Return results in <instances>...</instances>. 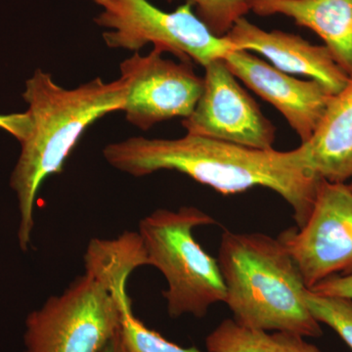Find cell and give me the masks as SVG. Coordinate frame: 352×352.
I'll list each match as a JSON object with an SVG mask.
<instances>
[{"label":"cell","instance_id":"6da1fadb","mask_svg":"<svg viewBox=\"0 0 352 352\" xmlns=\"http://www.w3.org/2000/svg\"><path fill=\"white\" fill-rule=\"evenodd\" d=\"M111 166L142 177L175 170L229 196L263 187L276 192L305 226L322 182L310 168L305 146L292 151L258 150L187 133L176 139L127 138L103 149Z\"/></svg>","mask_w":352,"mask_h":352},{"label":"cell","instance_id":"7a4b0ae2","mask_svg":"<svg viewBox=\"0 0 352 352\" xmlns=\"http://www.w3.org/2000/svg\"><path fill=\"white\" fill-rule=\"evenodd\" d=\"M145 265L149 261L138 232L91 240L85 273L28 316L25 352H103L119 332L127 280Z\"/></svg>","mask_w":352,"mask_h":352},{"label":"cell","instance_id":"3957f363","mask_svg":"<svg viewBox=\"0 0 352 352\" xmlns=\"http://www.w3.org/2000/svg\"><path fill=\"white\" fill-rule=\"evenodd\" d=\"M129 80L120 76L105 82L100 78L66 89L50 73L36 69L25 82L22 96L29 105L31 131L21 142V154L10 178L19 201V244L27 251L34 229V208L41 184L63 171L65 162L82 134L108 113L122 111Z\"/></svg>","mask_w":352,"mask_h":352},{"label":"cell","instance_id":"277c9868","mask_svg":"<svg viewBox=\"0 0 352 352\" xmlns=\"http://www.w3.org/2000/svg\"><path fill=\"white\" fill-rule=\"evenodd\" d=\"M226 302L242 327L320 338L321 324L310 312L308 288L280 240L263 233L224 230L219 249Z\"/></svg>","mask_w":352,"mask_h":352},{"label":"cell","instance_id":"5b68a950","mask_svg":"<svg viewBox=\"0 0 352 352\" xmlns=\"http://www.w3.org/2000/svg\"><path fill=\"white\" fill-rule=\"evenodd\" d=\"M217 223L196 207L160 208L139 222L149 266L157 268L168 282L163 296L171 318L184 314L201 318L212 305L226 302V285L217 259L193 235L197 227Z\"/></svg>","mask_w":352,"mask_h":352},{"label":"cell","instance_id":"8992f818","mask_svg":"<svg viewBox=\"0 0 352 352\" xmlns=\"http://www.w3.org/2000/svg\"><path fill=\"white\" fill-rule=\"evenodd\" d=\"M102 10L94 23L106 29L104 43L113 50L135 51L148 43L180 61L196 62L201 67L235 50L226 36H214L185 2L166 12L149 0H92Z\"/></svg>","mask_w":352,"mask_h":352},{"label":"cell","instance_id":"52a82bcc","mask_svg":"<svg viewBox=\"0 0 352 352\" xmlns=\"http://www.w3.org/2000/svg\"><path fill=\"white\" fill-rule=\"evenodd\" d=\"M278 239L295 261L308 289L329 277L352 272V191L349 185L322 180L305 226L286 229Z\"/></svg>","mask_w":352,"mask_h":352},{"label":"cell","instance_id":"ba28073f","mask_svg":"<svg viewBox=\"0 0 352 352\" xmlns=\"http://www.w3.org/2000/svg\"><path fill=\"white\" fill-rule=\"evenodd\" d=\"M204 68L200 98L191 115L182 120L187 133L252 149H274L276 129L241 87L223 58Z\"/></svg>","mask_w":352,"mask_h":352},{"label":"cell","instance_id":"9c48e42d","mask_svg":"<svg viewBox=\"0 0 352 352\" xmlns=\"http://www.w3.org/2000/svg\"><path fill=\"white\" fill-rule=\"evenodd\" d=\"M163 53L157 47L146 56L135 52L120 65V76L129 80L122 112L144 131L164 120L188 118L203 91V78L192 62L164 59Z\"/></svg>","mask_w":352,"mask_h":352},{"label":"cell","instance_id":"30bf717a","mask_svg":"<svg viewBox=\"0 0 352 352\" xmlns=\"http://www.w3.org/2000/svg\"><path fill=\"white\" fill-rule=\"evenodd\" d=\"M224 61L236 78L279 111L302 143L314 136L333 95L316 80H302L245 50L230 51Z\"/></svg>","mask_w":352,"mask_h":352},{"label":"cell","instance_id":"8fae6325","mask_svg":"<svg viewBox=\"0 0 352 352\" xmlns=\"http://www.w3.org/2000/svg\"><path fill=\"white\" fill-rule=\"evenodd\" d=\"M226 36L235 50L259 53L280 71L307 76L333 95L339 94L351 82L325 45H314L298 34L264 31L244 17Z\"/></svg>","mask_w":352,"mask_h":352},{"label":"cell","instance_id":"7c38bea8","mask_svg":"<svg viewBox=\"0 0 352 352\" xmlns=\"http://www.w3.org/2000/svg\"><path fill=\"white\" fill-rule=\"evenodd\" d=\"M258 16L284 15L320 36L352 80V0H248Z\"/></svg>","mask_w":352,"mask_h":352},{"label":"cell","instance_id":"4fadbf2b","mask_svg":"<svg viewBox=\"0 0 352 352\" xmlns=\"http://www.w3.org/2000/svg\"><path fill=\"white\" fill-rule=\"evenodd\" d=\"M305 146L308 163L322 180H352V80L333 95L325 115Z\"/></svg>","mask_w":352,"mask_h":352},{"label":"cell","instance_id":"5bb4252c","mask_svg":"<svg viewBox=\"0 0 352 352\" xmlns=\"http://www.w3.org/2000/svg\"><path fill=\"white\" fill-rule=\"evenodd\" d=\"M208 352H322L305 337L289 332H266L226 319L206 339Z\"/></svg>","mask_w":352,"mask_h":352},{"label":"cell","instance_id":"9a60e30c","mask_svg":"<svg viewBox=\"0 0 352 352\" xmlns=\"http://www.w3.org/2000/svg\"><path fill=\"white\" fill-rule=\"evenodd\" d=\"M120 336L129 352H204L196 346L183 347L148 328L132 311L129 295L122 300ZM208 352V351H207Z\"/></svg>","mask_w":352,"mask_h":352},{"label":"cell","instance_id":"2e32d148","mask_svg":"<svg viewBox=\"0 0 352 352\" xmlns=\"http://www.w3.org/2000/svg\"><path fill=\"white\" fill-rule=\"evenodd\" d=\"M305 302L314 318L332 328L352 351V300L319 296L308 289Z\"/></svg>","mask_w":352,"mask_h":352},{"label":"cell","instance_id":"e0dca14e","mask_svg":"<svg viewBox=\"0 0 352 352\" xmlns=\"http://www.w3.org/2000/svg\"><path fill=\"white\" fill-rule=\"evenodd\" d=\"M185 2L195 7L197 17L219 38L226 36L235 23L250 12L248 0H185Z\"/></svg>","mask_w":352,"mask_h":352},{"label":"cell","instance_id":"ac0fdd59","mask_svg":"<svg viewBox=\"0 0 352 352\" xmlns=\"http://www.w3.org/2000/svg\"><path fill=\"white\" fill-rule=\"evenodd\" d=\"M309 291L319 296L352 300V272L329 277L315 285Z\"/></svg>","mask_w":352,"mask_h":352},{"label":"cell","instance_id":"d6986e66","mask_svg":"<svg viewBox=\"0 0 352 352\" xmlns=\"http://www.w3.org/2000/svg\"><path fill=\"white\" fill-rule=\"evenodd\" d=\"M31 127L32 120L28 112L0 115V129L10 133L20 143L28 138Z\"/></svg>","mask_w":352,"mask_h":352},{"label":"cell","instance_id":"ffe728a7","mask_svg":"<svg viewBox=\"0 0 352 352\" xmlns=\"http://www.w3.org/2000/svg\"><path fill=\"white\" fill-rule=\"evenodd\" d=\"M103 352H129L124 346L122 342V336H120V330L117 335L113 338L112 340L109 342L108 346L104 349Z\"/></svg>","mask_w":352,"mask_h":352},{"label":"cell","instance_id":"44dd1931","mask_svg":"<svg viewBox=\"0 0 352 352\" xmlns=\"http://www.w3.org/2000/svg\"><path fill=\"white\" fill-rule=\"evenodd\" d=\"M347 185H349V188H351V191H352V180H351V182H349V184H347Z\"/></svg>","mask_w":352,"mask_h":352}]
</instances>
